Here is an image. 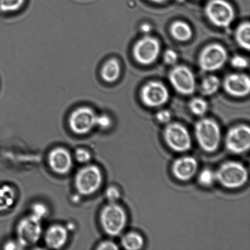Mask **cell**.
I'll use <instances>...</instances> for the list:
<instances>
[{
	"mask_svg": "<svg viewBox=\"0 0 250 250\" xmlns=\"http://www.w3.org/2000/svg\"><path fill=\"white\" fill-rule=\"evenodd\" d=\"M196 139L203 150L212 153L219 148L221 141L219 125L211 119H202L195 126Z\"/></svg>",
	"mask_w": 250,
	"mask_h": 250,
	"instance_id": "1",
	"label": "cell"
},
{
	"mask_svg": "<svg viewBox=\"0 0 250 250\" xmlns=\"http://www.w3.org/2000/svg\"><path fill=\"white\" fill-rule=\"evenodd\" d=\"M216 181L227 188L242 187L247 182L249 173L243 164L236 161L223 163L215 172Z\"/></svg>",
	"mask_w": 250,
	"mask_h": 250,
	"instance_id": "2",
	"label": "cell"
},
{
	"mask_svg": "<svg viewBox=\"0 0 250 250\" xmlns=\"http://www.w3.org/2000/svg\"><path fill=\"white\" fill-rule=\"evenodd\" d=\"M100 222L107 234L116 236L121 233L126 226L127 215L121 206L116 203H109L103 208Z\"/></svg>",
	"mask_w": 250,
	"mask_h": 250,
	"instance_id": "3",
	"label": "cell"
},
{
	"mask_svg": "<svg viewBox=\"0 0 250 250\" xmlns=\"http://www.w3.org/2000/svg\"><path fill=\"white\" fill-rule=\"evenodd\" d=\"M205 13L210 23L219 28H229L235 18L233 7L226 0H210L206 5Z\"/></svg>",
	"mask_w": 250,
	"mask_h": 250,
	"instance_id": "4",
	"label": "cell"
},
{
	"mask_svg": "<svg viewBox=\"0 0 250 250\" xmlns=\"http://www.w3.org/2000/svg\"><path fill=\"white\" fill-rule=\"evenodd\" d=\"M102 183V171L95 165H88L81 168L75 179L76 188L83 195H90L96 192Z\"/></svg>",
	"mask_w": 250,
	"mask_h": 250,
	"instance_id": "5",
	"label": "cell"
},
{
	"mask_svg": "<svg viewBox=\"0 0 250 250\" xmlns=\"http://www.w3.org/2000/svg\"><path fill=\"white\" fill-rule=\"evenodd\" d=\"M227 60L228 53L224 46L212 43L203 49L198 58V65L205 72H215L224 67Z\"/></svg>",
	"mask_w": 250,
	"mask_h": 250,
	"instance_id": "6",
	"label": "cell"
},
{
	"mask_svg": "<svg viewBox=\"0 0 250 250\" xmlns=\"http://www.w3.org/2000/svg\"><path fill=\"white\" fill-rule=\"evenodd\" d=\"M163 137L169 148L176 152L187 151L192 146L189 132L180 124L167 125L163 131Z\"/></svg>",
	"mask_w": 250,
	"mask_h": 250,
	"instance_id": "7",
	"label": "cell"
},
{
	"mask_svg": "<svg viewBox=\"0 0 250 250\" xmlns=\"http://www.w3.org/2000/svg\"><path fill=\"white\" fill-rule=\"evenodd\" d=\"M160 51L161 44L158 39L146 36L135 43L132 54L137 63L148 65L155 62Z\"/></svg>",
	"mask_w": 250,
	"mask_h": 250,
	"instance_id": "8",
	"label": "cell"
},
{
	"mask_svg": "<svg viewBox=\"0 0 250 250\" xmlns=\"http://www.w3.org/2000/svg\"><path fill=\"white\" fill-rule=\"evenodd\" d=\"M97 116L96 112L91 107H78L71 113L68 119L70 129L77 134L89 133L96 126Z\"/></svg>",
	"mask_w": 250,
	"mask_h": 250,
	"instance_id": "9",
	"label": "cell"
},
{
	"mask_svg": "<svg viewBox=\"0 0 250 250\" xmlns=\"http://www.w3.org/2000/svg\"><path fill=\"white\" fill-rule=\"evenodd\" d=\"M168 79L174 89L179 94L190 95L195 91L194 74L185 65H177L174 67L169 73Z\"/></svg>",
	"mask_w": 250,
	"mask_h": 250,
	"instance_id": "10",
	"label": "cell"
},
{
	"mask_svg": "<svg viewBox=\"0 0 250 250\" xmlns=\"http://www.w3.org/2000/svg\"><path fill=\"white\" fill-rule=\"evenodd\" d=\"M42 232V228L41 220L32 215L24 217L17 225L18 242L23 247L33 246L40 239Z\"/></svg>",
	"mask_w": 250,
	"mask_h": 250,
	"instance_id": "11",
	"label": "cell"
},
{
	"mask_svg": "<svg viewBox=\"0 0 250 250\" xmlns=\"http://www.w3.org/2000/svg\"><path fill=\"white\" fill-rule=\"evenodd\" d=\"M225 146L230 152L241 154L249 150L250 146V128L246 125H237L228 131Z\"/></svg>",
	"mask_w": 250,
	"mask_h": 250,
	"instance_id": "12",
	"label": "cell"
},
{
	"mask_svg": "<svg viewBox=\"0 0 250 250\" xmlns=\"http://www.w3.org/2000/svg\"><path fill=\"white\" fill-rule=\"evenodd\" d=\"M169 97L170 95L166 85L155 81L146 83L141 90L142 102L149 107L163 106L168 102Z\"/></svg>",
	"mask_w": 250,
	"mask_h": 250,
	"instance_id": "13",
	"label": "cell"
},
{
	"mask_svg": "<svg viewBox=\"0 0 250 250\" xmlns=\"http://www.w3.org/2000/svg\"><path fill=\"white\" fill-rule=\"evenodd\" d=\"M225 92L234 97H244L250 91V80L244 73H231L225 78L223 83Z\"/></svg>",
	"mask_w": 250,
	"mask_h": 250,
	"instance_id": "14",
	"label": "cell"
},
{
	"mask_svg": "<svg viewBox=\"0 0 250 250\" xmlns=\"http://www.w3.org/2000/svg\"><path fill=\"white\" fill-rule=\"evenodd\" d=\"M48 162L51 170L61 175L69 172L73 165L72 155L62 147L52 149L49 153Z\"/></svg>",
	"mask_w": 250,
	"mask_h": 250,
	"instance_id": "15",
	"label": "cell"
},
{
	"mask_svg": "<svg viewBox=\"0 0 250 250\" xmlns=\"http://www.w3.org/2000/svg\"><path fill=\"white\" fill-rule=\"evenodd\" d=\"M198 168L197 161L192 156H183L176 159L171 166L173 175L178 180H190Z\"/></svg>",
	"mask_w": 250,
	"mask_h": 250,
	"instance_id": "16",
	"label": "cell"
},
{
	"mask_svg": "<svg viewBox=\"0 0 250 250\" xmlns=\"http://www.w3.org/2000/svg\"><path fill=\"white\" fill-rule=\"evenodd\" d=\"M68 237L67 229L61 225H52L46 230L45 241L46 246L53 249L64 246Z\"/></svg>",
	"mask_w": 250,
	"mask_h": 250,
	"instance_id": "17",
	"label": "cell"
},
{
	"mask_svg": "<svg viewBox=\"0 0 250 250\" xmlns=\"http://www.w3.org/2000/svg\"><path fill=\"white\" fill-rule=\"evenodd\" d=\"M121 73V65L116 58L109 59L102 66L101 77L107 83H113L118 80Z\"/></svg>",
	"mask_w": 250,
	"mask_h": 250,
	"instance_id": "18",
	"label": "cell"
},
{
	"mask_svg": "<svg viewBox=\"0 0 250 250\" xmlns=\"http://www.w3.org/2000/svg\"><path fill=\"white\" fill-rule=\"evenodd\" d=\"M170 32L171 36L176 41H189L193 35L192 29L189 24L183 21H176L171 24Z\"/></svg>",
	"mask_w": 250,
	"mask_h": 250,
	"instance_id": "19",
	"label": "cell"
},
{
	"mask_svg": "<svg viewBox=\"0 0 250 250\" xmlns=\"http://www.w3.org/2000/svg\"><path fill=\"white\" fill-rule=\"evenodd\" d=\"M16 192L11 186L4 185L0 187V211L8 210L16 201Z\"/></svg>",
	"mask_w": 250,
	"mask_h": 250,
	"instance_id": "20",
	"label": "cell"
},
{
	"mask_svg": "<svg viewBox=\"0 0 250 250\" xmlns=\"http://www.w3.org/2000/svg\"><path fill=\"white\" fill-rule=\"evenodd\" d=\"M236 42L244 50L250 49V24L249 21L244 22L237 27L235 33Z\"/></svg>",
	"mask_w": 250,
	"mask_h": 250,
	"instance_id": "21",
	"label": "cell"
},
{
	"mask_svg": "<svg viewBox=\"0 0 250 250\" xmlns=\"http://www.w3.org/2000/svg\"><path fill=\"white\" fill-rule=\"evenodd\" d=\"M121 244L125 249L138 250L144 246V241L141 234L136 232H130L122 237Z\"/></svg>",
	"mask_w": 250,
	"mask_h": 250,
	"instance_id": "22",
	"label": "cell"
},
{
	"mask_svg": "<svg viewBox=\"0 0 250 250\" xmlns=\"http://www.w3.org/2000/svg\"><path fill=\"white\" fill-rule=\"evenodd\" d=\"M221 85L219 78L215 75L208 76L203 80L200 85V91L206 96L214 94L219 90Z\"/></svg>",
	"mask_w": 250,
	"mask_h": 250,
	"instance_id": "23",
	"label": "cell"
},
{
	"mask_svg": "<svg viewBox=\"0 0 250 250\" xmlns=\"http://www.w3.org/2000/svg\"><path fill=\"white\" fill-rule=\"evenodd\" d=\"M188 107L193 114L197 116H203L208 111V104L202 98L196 97L190 100Z\"/></svg>",
	"mask_w": 250,
	"mask_h": 250,
	"instance_id": "24",
	"label": "cell"
},
{
	"mask_svg": "<svg viewBox=\"0 0 250 250\" xmlns=\"http://www.w3.org/2000/svg\"><path fill=\"white\" fill-rule=\"evenodd\" d=\"M25 0H0V11L10 13L19 11L23 7Z\"/></svg>",
	"mask_w": 250,
	"mask_h": 250,
	"instance_id": "25",
	"label": "cell"
},
{
	"mask_svg": "<svg viewBox=\"0 0 250 250\" xmlns=\"http://www.w3.org/2000/svg\"><path fill=\"white\" fill-rule=\"evenodd\" d=\"M198 179L201 185L209 187L216 181V176L214 171L209 168H205L201 171Z\"/></svg>",
	"mask_w": 250,
	"mask_h": 250,
	"instance_id": "26",
	"label": "cell"
},
{
	"mask_svg": "<svg viewBox=\"0 0 250 250\" xmlns=\"http://www.w3.org/2000/svg\"><path fill=\"white\" fill-rule=\"evenodd\" d=\"M231 64L236 69H246L249 66V61L244 56L235 55L231 58Z\"/></svg>",
	"mask_w": 250,
	"mask_h": 250,
	"instance_id": "27",
	"label": "cell"
},
{
	"mask_svg": "<svg viewBox=\"0 0 250 250\" xmlns=\"http://www.w3.org/2000/svg\"><path fill=\"white\" fill-rule=\"evenodd\" d=\"M75 157L76 160L80 163L85 164L89 163L91 159V154L86 149L79 148L75 151Z\"/></svg>",
	"mask_w": 250,
	"mask_h": 250,
	"instance_id": "28",
	"label": "cell"
},
{
	"mask_svg": "<svg viewBox=\"0 0 250 250\" xmlns=\"http://www.w3.org/2000/svg\"><path fill=\"white\" fill-rule=\"evenodd\" d=\"M112 123V119L108 115L105 114H97L96 126H99L100 128L103 129H106L111 126Z\"/></svg>",
	"mask_w": 250,
	"mask_h": 250,
	"instance_id": "29",
	"label": "cell"
},
{
	"mask_svg": "<svg viewBox=\"0 0 250 250\" xmlns=\"http://www.w3.org/2000/svg\"><path fill=\"white\" fill-rule=\"evenodd\" d=\"M48 214V209L45 205L42 203H36L33 207V214L32 215L39 220H42Z\"/></svg>",
	"mask_w": 250,
	"mask_h": 250,
	"instance_id": "30",
	"label": "cell"
},
{
	"mask_svg": "<svg viewBox=\"0 0 250 250\" xmlns=\"http://www.w3.org/2000/svg\"><path fill=\"white\" fill-rule=\"evenodd\" d=\"M106 197L109 203H116L121 197V192L115 186H109L106 191Z\"/></svg>",
	"mask_w": 250,
	"mask_h": 250,
	"instance_id": "31",
	"label": "cell"
},
{
	"mask_svg": "<svg viewBox=\"0 0 250 250\" xmlns=\"http://www.w3.org/2000/svg\"><path fill=\"white\" fill-rule=\"evenodd\" d=\"M178 59V54L171 49H168L164 52V61L167 65L175 64L177 62Z\"/></svg>",
	"mask_w": 250,
	"mask_h": 250,
	"instance_id": "32",
	"label": "cell"
},
{
	"mask_svg": "<svg viewBox=\"0 0 250 250\" xmlns=\"http://www.w3.org/2000/svg\"><path fill=\"white\" fill-rule=\"evenodd\" d=\"M171 115L167 110H161L157 112L156 119L161 124H168L170 121Z\"/></svg>",
	"mask_w": 250,
	"mask_h": 250,
	"instance_id": "33",
	"label": "cell"
},
{
	"mask_svg": "<svg viewBox=\"0 0 250 250\" xmlns=\"http://www.w3.org/2000/svg\"><path fill=\"white\" fill-rule=\"evenodd\" d=\"M97 249L100 250H116L119 249V247L114 242L107 241L101 242Z\"/></svg>",
	"mask_w": 250,
	"mask_h": 250,
	"instance_id": "34",
	"label": "cell"
},
{
	"mask_svg": "<svg viewBox=\"0 0 250 250\" xmlns=\"http://www.w3.org/2000/svg\"><path fill=\"white\" fill-rule=\"evenodd\" d=\"M21 244L19 242H9L5 245L4 249L6 250H17L21 249L22 248Z\"/></svg>",
	"mask_w": 250,
	"mask_h": 250,
	"instance_id": "35",
	"label": "cell"
},
{
	"mask_svg": "<svg viewBox=\"0 0 250 250\" xmlns=\"http://www.w3.org/2000/svg\"><path fill=\"white\" fill-rule=\"evenodd\" d=\"M140 29H141L142 33L148 35L152 30V26L150 24L145 23L141 24Z\"/></svg>",
	"mask_w": 250,
	"mask_h": 250,
	"instance_id": "36",
	"label": "cell"
},
{
	"mask_svg": "<svg viewBox=\"0 0 250 250\" xmlns=\"http://www.w3.org/2000/svg\"><path fill=\"white\" fill-rule=\"evenodd\" d=\"M149 1L155 2V3L161 4L163 3L164 2L167 1L168 0H149Z\"/></svg>",
	"mask_w": 250,
	"mask_h": 250,
	"instance_id": "37",
	"label": "cell"
}]
</instances>
